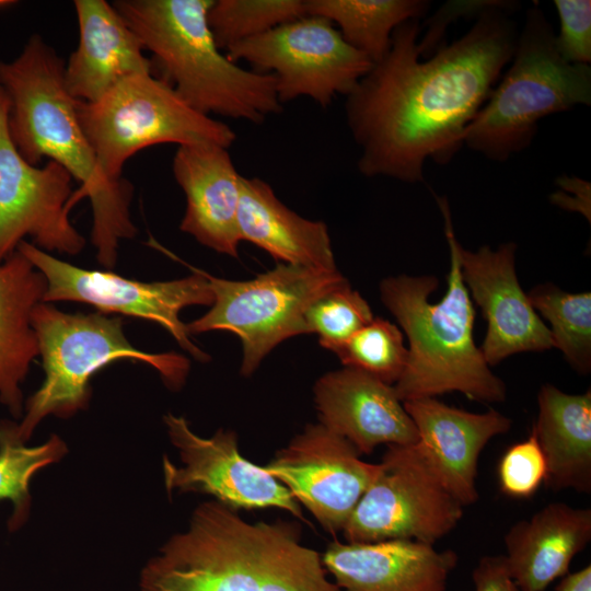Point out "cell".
I'll return each instance as SVG.
<instances>
[{
  "instance_id": "1",
  "label": "cell",
  "mask_w": 591,
  "mask_h": 591,
  "mask_svg": "<svg viewBox=\"0 0 591 591\" xmlns=\"http://www.w3.org/2000/svg\"><path fill=\"white\" fill-rule=\"evenodd\" d=\"M518 7L502 1L484 11L463 36L428 58L420 57L418 20L394 30L389 53L346 95L362 175L419 183L427 160H452L512 59L520 28L510 12Z\"/></svg>"
},
{
  "instance_id": "2",
  "label": "cell",
  "mask_w": 591,
  "mask_h": 591,
  "mask_svg": "<svg viewBox=\"0 0 591 591\" xmlns=\"http://www.w3.org/2000/svg\"><path fill=\"white\" fill-rule=\"evenodd\" d=\"M294 522L251 523L216 500L147 560L140 591H340Z\"/></svg>"
},
{
  "instance_id": "3",
  "label": "cell",
  "mask_w": 591,
  "mask_h": 591,
  "mask_svg": "<svg viewBox=\"0 0 591 591\" xmlns=\"http://www.w3.org/2000/svg\"><path fill=\"white\" fill-rule=\"evenodd\" d=\"M65 61L40 35H32L11 61H0V85L9 99V131L31 164L47 158L80 183L70 207L88 197L92 208L91 242L104 268H114L119 243L132 239L134 188L101 171L77 114V100L63 83Z\"/></svg>"
},
{
  "instance_id": "4",
  "label": "cell",
  "mask_w": 591,
  "mask_h": 591,
  "mask_svg": "<svg viewBox=\"0 0 591 591\" xmlns=\"http://www.w3.org/2000/svg\"><path fill=\"white\" fill-rule=\"evenodd\" d=\"M450 251L448 290L431 303L439 287L434 276L399 275L380 283L381 300L408 339L405 369L393 385L399 401L460 392L478 403H501L507 389L474 341L475 309L462 279L452 242L454 233L447 198H437Z\"/></svg>"
},
{
  "instance_id": "5",
  "label": "cell",
  "mask_w": 591,
  "mask_h": 591,
  "mask_svg": "<svg viewBox=\"0 0 591 591\" xmlns=\"http://www.w3.org/2000/svg\"><path fill=\"white\" fill-rule=\"evenodd\" d=\"M212 0H116L112 4L151 54L153 72L204 115L259 125L282 111L271 74L247 70L217 46Z\"/></svg>"
},
{
  "instance_id": "6",
  "label": "cell",
  "mask_w": 591,
  "mask_h": 591,
  "mask_svg": "<svg viewBox=\"0 0 591 591\" xmlns=\"http://www.w3.org/2000/svg\"><path fill=\"white\" fill-rule=\"evenodd\" d=\"M555 33L537 5L528 9L510 67L466 128L465 147L505 162L530 147L543 118L591 104L590 65L565 60Z\"/></svg>"
},
{
  "instance_id": "7",
  "label": "cell",
  "mask_w": 591,
  "mask_h": 591,
  "mask_svg": "<svg viewBox=\"0 0 591 591\" xmlns=\"http://www.w3.org/2000/svg\"><path fill=\"white\" fill-rule=\"evenodd\" d=\"M44 380L26 399L18 432L25 442L48 416L69 418L86 408L92 376L117 360L150 366L172 391L185 384L189 360L177 352L152 354L129 343L120 316L68 313L53 303H37L31 314Z\"/></svg>"
},
{
  "instance_id": "8",
  "label": "cell",
  "mask_w": 591,
  "mask_h": 591,
  "mask_svg": "<svg viewBox=\"0 0 591 591\" xmlns=\"http://www.w3.org/2000/svg\"><path fill=\"white\" fill-rule=\"evenodd\" d=\"M77 114L112 181L123 179L125 163L148 147L208 142L229 149L236 139L229 125L192 108L154 73L127 78L95 102L77 101Z\"/></svg>"
},
{
  "instance_id": "9",
  "label": "cell",
  "mask_w": 591,
  "mask_h": 591,
  "mask_svg": "<svg viewBox=\"0 0 591 591\" xmlns=\"http://www.w3.org/2000/svg\"><path fill=\"white\" fill-rule=\"evenodd\" d=\"M213 293L210 310L186 324L188 333L225 331L242 344L241 374L248 376L281 341L308 334L305 313L313 301L347 282L338 271L278 264L254 279L236 281L204 271Z\"/></svg>"
},
{
  "instance_id": "10",
  "label": "cell",
  "mask_w": 591,
  "mask_h": 591,
  "mask_svg": "<svg viewBox=\"0 0 591 591\" xmlns=\"http://www.w3.org/2000/svg\"><path fill=\"white\" fill-rule=\"evenodd\" d=\"M225 51L230 60L271 74L282 105L306 96L327 107L336 95H348L372 67L331 21L316 15L292 20Z\"/></svg>"
},
{
  "instance_id": "11",
  "label": "cell",
  "mask_w": 591,
  "mask_h": 591,
  "mask_svg": "<svg viewBox=\"0 0 591 591\" xmlns=\"http://www.w3.org/2000/svg\"><path fill=\"white\" fill-rule=\"evenodd\" d=\"M463 508L417 443L393 444L341 532L349 543L404 538L433 545L455 529Z\"/></svg>"
},
{
  "instance_id": "12",
  "label": "cell",
  "mask_w": 591,
  "mask_h": 591,
  "mask_svg": "<svg viewBox=\"0 0 591 591\" xmlns=\"http://www.w3.org/2000/svg\"><path fill=\"white\" fill-rule=\"evenodd\" d=\"M18 251L44 276L43 302L72 301L94 306L99 313L120 314L157 323L194 359L210 357L190 338L181 311L190 305H211L213 293L200 269L185 278L144 282L111 270L86 269L58 259L32 242L23 241Z\"/></svg>"
},
{
  "instance_id": "13",
  "label": "cell",
  "mask_w": 591,
  "mask_h": 591,
  "mask_svg": "<svg viewBox=\"0 0 591 591\" xmlns=\"http://www.w3.org/2000/svg\"><path fill=\"white\" fill-rule=\"evenodd\" d=\"M72 176L48 161L27 162L9 131V99L0 85V263L32 243L46 252L77 255L85 239L69 219Z\"/></svg>"
},
{
  "instance_id": "14",
  "label": "cell",
  "mask_w": 591,
  "mask_h": 591,
  "mask_svg": "<svg viewBox=\"0 0 591 591\" xmlns=\"http://www.w3.org/2000/svg\"><path fill=\"white\" fill-rule=\"evenodd\" d=\"M163 422L179 459L176 464L163 457V483L169 495L206 494L236 511L276 508L304 520L301 506L288 488L240 453L234 431L219 429L201 437L185 417L172 413L163 416Z\"/></svg>"
},
{
  "instance_id": "15",
  "label": "cell",
  "mask_w": 591,
  "mask_h": 591,
  "mask_svg": "<svg viewBox=\"0 0 591 591\" xmlns=\"http://www.w3.org/2000/svg\"><path fill=\"white\" fill-rule=\"evenodd\" d=\"M264 468L329 533L343 531L379 463L321 424L308 425Z\"/></svg>"
},
{
  "instance_id": "16",
  "label": "cell",
  "mask_w": 591,
  "mask_h": 591,
  "mask_svg": "<svg viewBox=\"0 0 591 591\" xmlns=\"http://www.w3.org/2000/svg\"><path fill=\"white\" fill-rule=\"evenodd\" d=\"M462 279L471 298L482 309L487 322L485 339L479 347L489 367L524 351L554 348L549 327L532 306L515 273L514 242L496 250L480 246L472 252L452 235Z\"/></svg>"
},
{
  "instance_id": "17",
  "label": "cell",
  "mask_w": 591,
  "mask_h": 591,
  "mask_svg": "<svg viewBox=\"0 0 591 591\" xmlns=\"http://www.w3.org/2000/svg\"><path fill=\"white\" fill-rule=\"evenodd\" d=\"M313 391L320 424L350 442L360 455L381 444L418 442L416 426L393 385L345 367L322 375Z\"/></svg>"
},
{
  "instance_id": "18",
  "label": "cell",
  "mask_w": 591,
  "mask_h": 591,
  "mask_svg": "<svg viewBox=\"0 0 591 591\" xmlns=\"http://www.w3.org/2000/svg\"><path fill=\"white\" fill-rule=\"evenodd\" d=\"M403 406L416 426L417 445L441 484L463 507L475 503L478 457L494 437L510 430L511 419L493 408L471 413L436 397Z\"/></svg>"
},
{
  "instance_id": "19",
  "label": "cell",
  "mask_w": 591,
  "mask_h": 591,
  "mask_svg": "<svg viewBox=\"0 0 591 591\" xmlns=\"http://www.w3.org/2000/svg\"><path fill=\"white\" fill-rule=\"evenodd\" d=\"M322 563L340 591H447L459 557L414 540L331 543Z\"/></svg>"
},
{
  "instance_id": "20",
  "label": "cell",
  "mask_w": 591,
  "mask_h": 591,
  "mask_svg": "<svg viewBox=\"0 0 591 591\" xmlns=\"http://www.w3.org/2000/svg\"><path fill=\"white\" fill-rule=\"evenodd\" d=\"M172 172L186 198L181 231L218 253L237 257L242 175L228 148L208 142L178 146Z\"/></svg>"
},
{
  "instance_id": "21",
  "label": "cell",
  "mask_w": 591,
  "mask_h": 591,
  "mask_svg": "<svg viewBox=\"0 0 591 591\" xmlns=\"http://www.w3.org/2000/svg\"><path fill=\"white\" fill-rule=\"evenodd\" d=\"M73 7L79 44L65 62L63 83L74 100L92 103L127 78L153 73L140 39L113 4L76 0Z\"/></svg>"
},
{
  "instance_id": "22",
  "label": "cell",
  "mask_w": 591,
  "mask_h": 591,
  "mask_svg": "<svg viewBox=\"0 0 591 591\" xmlns=\"http://www.w3.org/2000/svg\"><path fill=\"white\" fill-rule=\"evenodd\" d=\"M591 541V509L552 502L506 533L503 554L521 591H545Z\"/></svg>"
},
{
  "instance_id": "23",
  "label": "cell",
  "mask_w": 591,
  "mask_h": 591,
  "mask_svg": "<svg viewBox=\"0 0 591 591\" xmlns=\"http://www.w3.org/2000/svg\"><path fill=\"white\" fill-rule=\"evenodd\" d=\"M237 229L241 241L282 264L337 269L327 225L289 209L262 178L241 177Z\"/></svg>"
},
{
  "instance_id": "24",
  "label": "cell",
  "mask_w": 591,
  "mask_h": 591,
  "mask_svg": "<svg viewBox=\"0 0 591 591\" xmlns=\"http://www.w3.org/2000/svg\"><path fill=\"white\" fill-rule=\"evenodd\" d=\"M45 292L44 276L19 251L0 263V403L14 418L22 417V384L38 357L31 314Z\"/></svg>"
},
{
  "instance_id": "25",
  "label": "cell",
  "mask_w": 591,
  "mask_h": 591,
  "mask_svg": "<svg viewBox=\"0 0 591 591\" xmlns=\"http://www.w3.org/2000/svg\"><path fill=\"white\" fill-rule=\"evenodd\" d=\"M538 414L532 427L542 450L544 484L554 491H591V391L569 394L543 384Z\"/></svg>"
},
{
  "instance_id": "26",
  "label": "cell",
  "mask_w": 591,
  "mask_h": 591,
  "mask_svg": "<svg viewBox=\"0 0 591 591\" xmlns=\"http://www.w3.org/2000/svg\"><path fill=\"white\" fill-rule=\"evenodd\" d=\"M430 4L428 0H304L306 15L331 21L372 65L389 53L394 30L407 21H419Z\"/></svg>"
},
{
  "instance_id": "27",
  "label": "cell",
  "mask_w": 591,
  "mask_h": 591,
  "mask_svg": "<svg viewBox=\"0 0 591 591\" xmlns=\"http://www.w3.org/2000/svg\"><path fill=\"white\" fill-rule=\"evenodd\" d=\"M68 452L66 442L53 434L28 445L18 432V422L0 420V501L12 505L10 530L20 528L31 510V482L43 468L58 463Z\"/></svg>"
},
{
  "instance_id": "28",
  "label": "cell",
  "mask_w": 591,
  "mask_h": 591,
  "mask_svg": "<svg viewBox=\"0 0 591 591\" xmlns=\"http://www.w3.org/2000/svg\"><path fill=\"white\" fill-rule=\"evenodd\" d=\"M535 311L551 324L554 348L579 374L591 371V292L569 293L553 283L533 287L528 293Z\"/></svg>"
},
{
  "instance_id": "29",
  "label": "cell",
  "mask_w": 591,
  "mask_h": 591,
  "mask_svg": "<svg viewBox=\"0 0 591 591\" xmlns=\"http://www.w3.org/2000/svg\"><path fill=\"white\" fill-rule=\"evenodd\" d=\"M306 15L304 0H212L208 25L221 50Z\"/></svg>"
},
{
  "instance_id": "30",
  "label": "cell",
  "mask_w": 591,
  "mask_h": 591,
  "mask_svg": "<svg viewBox=\"0 0 591 591\" xmlns=\"http://www.w3.org/2000/svg\"><path fill=\"white\" fill-rule=\"evenodd\" d=\"M335 354L345 367L362 371L389 385L398 381L407 361L401 329L381 317H374Z\"/></svg>"
},
{
  "instance_id": "31",
  "label": "cell",
  "mask_w": 591,
  "mask_h": 591,
  "mask_svg": "<svg viewBox=\"0 0 591 591\" xmlns=\"http://www.w3.org/2000/svg\"><path fill=\"white\" fill-rule=\"evenodd\" d=\"M373 318L369 303L348 281L318 297L305 313L308 333L317 334L320 345L333 352Z\"/></svg>"
},
{
  "instance_id": "32",
  "label": "cell",
  "mask_w": 591,
  "mask_h": 591,
  "mask_svg": "<svg viewBox=\"0 0 591 591\" xmlns=\"http://www.w3.org/2000/svg\"><path fill=\"white\" fill-rule=\"evenodd\" d=\"M546 464L534 433L512 444L498 464L500 489L509 497L524 499L533 496L544 483Z\"/></svg>"
},
{
  "instance_id": "33",
  "label": "cell",
  "mask_w": 591,
  "mask_h": 591,
  "mask_svg": "<svg viewBox=\"0 0 591 591\" xmlns=\"http://www.w3.org/2000/svg\"><path fill=\"white\" fill-rule=\"evenodd\" d=\"M559 31L555 43L560 56L571 63L591 62V1L555 0Z\"/></svg>"
},
{
  "instance_id": "34",
  "label": "cell",
  "mask_w": 591,
  "mask_h": 591,
  "mask_svg": "<svg viewBox=\"0 0 591 591\" xmlns=\"http://www.w3.org/2000/svg\"><path fill=\"white\" fill-rule=\"evenodd\" d=\"M501 0L449 1L444 3L426 23V32L418 48L421 58L432 56L444 43L447 27L459 18H477L484 11L499 5Z\"/></svg>"
},
{
  "instance_id": "35",
  "label": "cell",
  "mask_w": 591,
  "mask_h": 591,
  "mask_svg": "<svg viewBox=\"0 0 591 591\" xmlns=\"http://www.w3.org/2000/svg\"><path fill=\"white\" fill-rule=\"evenodd\" d=\"M474 591H521L513 580L503 555H486L473 569Z\"/></svg>"
},
{
  "instance_id": "36",
  "label": "cell",
  "mask_w": 591,
  "mask_h": 591,
  "mask_svg": "<svg viewBox=\"0 0 591 591\" xmlns=\"http://www.w3.org/2000/svg\"><path fill=\"white\" fill-rule=\"evenodd\" d=\"M558 190L551 195V201L559 208L577 211L591 221L590 182L575 176L563 175L556 179Z\"/></svg>"
},
{
  "instance_id": "37",
  "label": "cell",
  "mask_w": 591,
  "mask_h": 591,
  "mask_svg": "<svg viewBox=\"0 0 591 591\" xmlns=\"http://www.w3.org/2000/svg\"><path fill=\"white\" fill-rule=\"evenodd\" d=\"M556 591H591V566L587 565L560 578Z\"/></svg>"
},
{
  "instance_id": "38",
  "label": "cell",
  "mask_w": 591,
  "mask_h": 591,
  "mask_svg": "<svg viewBox=\"0 0 591 591\" xmlns=\"http://www.w3.org/2000/svg\"><path fill=\"white\" fill-rule=\"evenodd\" d=\"M12 3H13V1L0 0V9L4 8V7H8V5H11Z\"/></svg>"
}]
</instances>
